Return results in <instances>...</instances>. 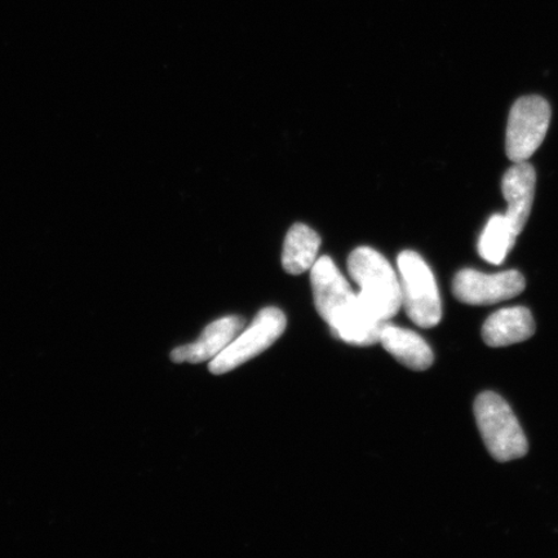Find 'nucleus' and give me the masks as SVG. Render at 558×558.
<instances>
[{
  "mask_svg": "<svg viewBox=\"0 0 558 558\" xmlns=\"http://www.w3.org/2000/svg\"><path fill=\"white\" fill-rule=\"evenodd\" d=\"M536 173L527 162L513 163L501 181V192L507 201L506 218L521 234L525 228L534 204Z\"/></svg>",
  "mask_w": 558,
  "mask_h": 558,
  "instance_id": "nucleus-9",
  "label": "nucleus"
},
{
  "mask_svg": "<svg viewBox=\"0 0 558 558\" xmlns=\"http://www.w3.org/2000/svg\"><path fill=\"white\" fill-rule=\"evenodd\" d=\"M534 333L533 314L523 306H514V308L492 314L483 327L484 341L493 348L521 343L532 338Z\"/></svg>",
  "mask_w": 558,
  "mask_h": 558,
  "instance_id": "nucleus-10",
  "label": "nucleus"
},
{
  "mask_svg": "<svg viewBox=\"0 0 558 558\" xmlns=\"http://www.w3.org/2000/svg\"><path fill=\"white\" fill-rule=\"evenodd\" d=\"M286 316L277 308H265L254 318L246 331H243L225 351L209 362V372L222 375L246 364L276 343L286 330Z\"/></svg>",
  "mask_w": 558,
  "mask_h": 558,
  "instance_id": "nucleus-6",
  "label": "nucleus"
},
{
  "mask_svg": "<svg viewBox=\"0 0 558 558\" xmlns=\"http://www.w3.org/2000/svg\"><path fill=\"white\" fill-rule=\"evenodd\" d=\"M349 276L360 286L359 296L383 323H389L402 306L400 277L378 251L359 247L349 255Z\"/></svg>",
  "mask_w": 558,
  "mask_h": 558,
  "instance_id": "nucleus-2",
  "label": "nucleus"
},
{
  "mask_svg": "<svg viewBox=\"0 0 558 558\" xmlns=\"http://www.w3.org/2000/svg\"><path fill=\"white\" fill-rule=\"evenodd\" d=\"M244 325H246V320L239 316L214 320L195 343L173 349L171 360L177 364H183V362L201 364V362L213 361L239 337Z\"/></svg>",
  "mask_w": 558,
  "mask_h": 558,
  "instance_id": "nucleus-8",
  "label": "nucleus"
},
{
  "mask_svg": "<svg viewBox=\"0 0 558 558\" xmlns=\"http://www.w3.org/2000/svg\"><path fill=\"white\" fill-rule=\"evenodd\" d=\"M319 235L308 226L298 222L289 230L283 243L282 265L290 275H302L317 260Z\"/></svg>",
  "mask_w": 558,
  "mask_h": 558,
  "instance_id": "nucleus-12",
  "label": "nucleus"
},
{
  "mask_svg": "<svg viewBox=\"0 0 558 558\" xmlns=\"http://www.w3.org/2000/svg\"><path fill=\"white\" fill-rule=\"evenodd\" d=\"M314 304L335 338L347 344L369 347L380 341L383 323L366 308L329 256L311 268Z\"/></svg>",
  "mask_w": 558,
  "mask_h": 558,
  "instance_id": "nucleus-1",
  "label": "nucleus"
},
{
  "mask_svg": "<svg viewBox=\"0 0 558 558\" xmlns=\"http://www.w3.org/2000/svg\"><path fill=\"white\" fill-rule=\"evenodd\" d=\"M379 343L400 364L415 372H424L434 365V352L427 341L414 331L387 323L383 327Z\"/></svg>",
  "mask_w": 558,
  "mask_h": 558,
  "instance_id": "nucleus-11",
  "label": "nucleus"
},
{
  "mask_svg": "<svg viewBox=\"0 0 558 558\" xmlns=\"http://www.w3.org/2000/svg\"><path fill=\"white\" fill-rule=\"evenodd\" d=\"M525 286V278L519 270L485 275L474 269H463L453 278L452 292L464 304L490 305L520 295Z\"/></svg>",
  "mask_w": 558,
  "mask_h": 558,
  "instance_id": "nucleus-7",
  "label": "nucleus"
},
{
  "mask_svg": "<svg viewBox=\"0 0 558 558\" xmlns=\"http://www.w3.org/2000/svg\"><path fill=\"white\" fill-rule=\"evenodd\" d=\"M481 436L488 452L498 462H511L526 456L527 439L509 404L497 393L484 392L474 402Z\"/></svg>",
  "mask_w": 558,
  "mask_h": 558,
  "instance_id": "nucleus-3",
  "label": "nucleus"
},
{
  "mask_svg": "<svg viewBox=\"0 0 558 558\" xmlns=\"http://www.w3.org/2000/svg\"><path fill=\"white\" fill-rule=\"evenodd\" d=\"M518 236L505 214L493 215L480 235L478 254L487 263L500 265L513 248Z\"/></svg>",
  "mask_w": 558,
  "mask_h": 558,
  "instance_id": "nucleus-13",
  "label": "nucleus"
},
{
  "mask_svg": "<svg viewBox=\"0 0 558 558\" xmlns=\"http://www.w3.org/2000/svg\"><path fill=\"white\" fill-rule=\"evenodd\" d=\"M550 116L549 104L541 96H525L513 104L509 113L506 151L513 163L527 162L546 138Z\"/></svg>",
  "mask_w": 558,
  "mask_h": 558,
  "instance_id": "nucleus-5",
  "label": "nucleus"
},
{
  "mask_svg": "<svg viewBox=\"0 0 558 558\" xmlns=\"http://www.w3.org/2000/svg\"><path fill=\"white\" fill-rule=\"evenodd\" d=\"M402 305L408 316L422 329H432L442 318L441 296L428 264L415 251H402L397 257Z\"/></svg>",
  "mask_w": 558,
  "mask_h": 558,
  "instance_id": "nucleus-4",
  "label": "nucleus"
}]
</instances>
